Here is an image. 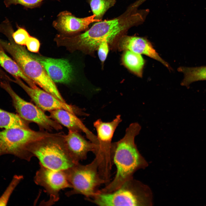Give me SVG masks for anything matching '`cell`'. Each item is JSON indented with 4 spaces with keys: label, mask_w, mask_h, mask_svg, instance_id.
Segmentation results:
<instances>
[{
    "label": "cell",
    "mask_w": 206,
    "mask_h": 206,
    "mask_svg": "<svg viewBox=\"0 0 206 206\" xmlns=\"http://www.w3.org/2000/svg\"><path fill=\"white\" fill-rule=\"evenodd\" d=\"M107 41L102 42L99 45L98 47V55L99 58L102 62H104L106 60L109 51L108 43Z\"/></svg>",
    "instance_id": "484cf974"
},
{
    "label": "cell",
    "mask_w": 206,
    "mask_h": 206,
    "mask_svg": "<svg viewBox=\"0 0 206 206\" xmlns=\"http://www.w3.org/2000/svg\"><path fill=\"white\" fill-rule=\"evenodd\" d=\"M121 121V116L118 115L111 122H104L98 119L93 124L98 142V149L95 156L99 163L98 171L101 177L107 183L110 181L111 171L113 164L112 140L115 130Z\"/></svg>",
    "instance_id": "ba28073f"
},
{
    "label": "cell",
    "mask_w": 206,
    "mask_h": 206,
    "mask_svg": "<svg viewBox=\"0 0 206 206\" xmlns=\"http://www.w3.org/2000/svg\"><path fill=\"white\" fill-rule=\"evenodd\" d=\"M44 0H4V3L6 7H8L12 5L20 4L25 7L32 9L39 6Z\"/></svg>",
    "instance_id": "603a6c76"
},
{
    "label": "cell",
    "mask_w": 206,
    "mask_h": 206,
    "mask_svg": "<svg viewBox=\"0 0 206 206\" xmlns=\"http://www.w3.org/2000/svg\"><path fill=\"white\" fill-rule=\"evenodd\" d=\"M58 135V133L36 131L29 128L5 129L0 131V156L10 154L29 161L33 157L27 150L30 144Z\"/></svg>",
    "instance_id": "8992f818"
},
{
    "label": "cell",
    "mask_w": 206,
    "mask_h": 206,
    "mask_svg": "<svg viewBox=\"0 0 206 206\" xmlns=\"http://www.w3.org/2000/svg\"><path fill=\"white\" fill-rule=\"evenodd\" d=\"M30 53L32 57L42 65L54 82L68 84L71 82L73 70L68 60L47 57Z\"/></svg>",
    "instance_id": "7c38bea8"
},
{
    "label": "cell",
    "mask_w": 206,
    "mask_h": 206,
    "mask_svg": "<svg viewBox=\"0 0 206 206\" xmlns=\"http://www.w3.org/2000/svg\"><path fill=\"white\" fill-rule=\"evenodd\" d=\"M95 18L102 20L106 12L113 6L116 3V0H88Z\"/></svg>",
    "instance_id": "44dd1931"
},
{
    "label": "cell",
    "mask_w": 206,
    "mask_h": 206,
    "mask_svg": "<svg viewBox=\"0 0 206 206\" xmlns=\"http://www.w3.org/2000/svg\"><path fill=\"white\" fill-rule=\"evenodd\" d=\"M12 82L20 86L27 94L38 107L42 110L51 111L63 109L76 114L87 115L80 109L62 102L52 95L38 87L32 88L25 84L18 77H13Z\"/></svg>",
    "instance_id": "30bf717a"
},
{
    "label": "cell",
    "mask_w": 206,
    "mask_h": 206,
    "mask_svg": "<svg viewBox=\"0 0 206 206\" xmlns=\"http://www.w3.org/2000/svg\"><path fill=\"white\" fill-rule=\"evenodd\" d=\"M178 70L184 75L181 84L183 86L187 87L194 82L206 80V66L195 67L181 66Z\"/></svg>",
    "instance_id": "ac0fdd59"
},
{
    "label": "cell",
    "mask_w": 206,
    "mask_h": 206,
    "mask_svg": "<svg viewBox=\"0 0 206 206\" xmlns=\"http://www.w3.org/2000/svg\"><path fill=\"white\" fill-rule=\"evenodd\" d=\"M146 19L142 10L129 6L122 15L114 18L97 22L85 32L76 35L59 34L57 44L71 49L93 51L102 41L109 43L131 27L142 24Z\"/></svg>",
    "instance_id": "6da1fadb"
},
{
    "label": "cell",
    "mask_w": 206,
    "mask_h": 206,
    "mask_svg": "<svg viewBox=\"0 0 206 206\" xmlns=\"http://www.w3.org/2000/svg\"><path fill=\"white\" fill-rule=\"evenodd\" d=\"M40 165V168L34 177V181L37 185L43 187L49 195V200L45 203L51 205L59 200V193L60 190L72 188V187L64 171L52 170Z\"/></svg>",
    "instance_id": "8fae6325"
},
{
    "label": "cell",
    "mask_w": 206,
    "mask_h": 206,
    "mask_svg": "<svg viewBox=\"0 0 206 206\" xmlns=\"http://www.w3.org/2000/svg\"><path fill=\"white\" fill-rule=\"evenodd\" d=\"M5 35L8 41L0 39V45L11 56L26 76L43 90L66 102L42 65L31 56L24 47L15 42L11 32Z\"/></svg>",
    "instance_id": "3957f363"
},
{
    "label": "cell",
    "mask_w": 206,
    "mask_h": 206,
    "mask_svg": "<svg viewBox=\"0 0 206 206\" xmlns=\"http://www.w3.org/2000/svg\"><path fill=\"white\" fill-rule=\"evenodd\" d=\"M141 126L137 122L130 124L124 136L118 141L112 142V154L116 173L113 180L104 188L98 190L100 193L112 192L126 181L132 178L134 173L146 163L139 152L135 143Z\"/></svg>",
    "instance_id": "7a4b0ae2"
},
{
    "label": "cell",
    "mask_w": 206,
    "mask_h": 206,
    "mask_svg": "<svg viewBox=\"0 0 206 206\" xmlns=\"http://www.w3.org/2000/svg\"><path fill=\"white\" fill-rule=\"evenodd\" d=\"M0 128H29L26 121L18 114L10 112L0 108Z\"/></svg>",
    "instance_id": "ffe728a7"
},
{
    "label": "cell",
    "mask_w": 206,
    "mask_h": 206,
    "mask_svg": "<svg viewBox=\"0 0 206 206\" xmlns=\"http://www.w3.org/2000/svg\"><path fill=\"white\" fill-rule=\"evenodd\" d=\"M146 188L133 178L108 193H97L87 200L99 206H140L151 204Z\"/></svg>",
    "instance_id": "5b68a950"
},
{
    "label": "cell",
    "mask_w": 206,
    "mask_h": 206,
    "mask_svg": "<svg viewBox=\"0 0 206 206\" xmlns=\"http://www.w3.org/2000/svg\"><path fill=\"white\" fill-rule=\"evenodd\" d=\"M146 0H140V1L141 2L143 3Z\"/></svg>",
    "instance_id": "83f0119b"
},
{
    "label": "cell",
    "mask_w": 206,
    "mask_h": 206,
    "mask_svg": "<svg viewBox=\"0 0 206 206\" xmlns=\"http://www.w3.org/2000/svg\"><path fill=\"white\" fill-rule=\"evenodd\" d=\"M0 86L9 95L18 114L23 120L34 122L46 130H58L62 129L58 123L46 115L37 106L25 100L18 95L12 89L9 82L1 81Z\"/></svg>",
    "instance_id": "9c48e42d"
},
{
    "label": "cell",
    "mask_w": 206,
    "mask_h": 206,
    "mask_svg": "<svg viewBox=\"0 0 206 206\" xmlns=\"http://www.w3.org/2000/svg\"><path fill=\"white\" fill-rule=\"evenodd\" d=\"M50 117L69 130L83 132L90 141L98 144L97 136L85 126L75 114L64 109H57L50 112Z\"/></svg>",
    "instance_id": "2e32d148"
},
{
    "label": "cell",
    "mask_w": 206,
    "mask_h": 206,
    "mask_svg": "<svg viewBox=\"0 0 206 206\" xmlns=\"http://www.w3.org/2000/svg\"><path fill=\"white\" fill-rule=\"evenodd\" d=\"M13 79L11 78L0 67V82L6 81L11 82Z\"/></svg>",
    "instance_id": "4316f807"
},
{
    "label": "cell",
    "mask_w": 206,
    "mask_h": 206,
    "mask_svg": "<svg viewBox=\"0 0 206 206\" xmlns=\"http://www.w3.org/2000/svg\"><path fill=\"white\" fill-rule=\"evenodd\" d=\"M30 36L24 28L18 26L17 30L13 31L12 34V36L15 42L22 46L26 45V41Z\"/></svg>",
    "instance_id": "cb8c5ba5"
},
{
    "label": "cell",
    "mask_w": 206,
    "mask_h": 206,
    "mask_svg": "<svg viewBox=\"0 0 206 206\" xmlns=\"http://www.w3.org/2000/svg\"><path fill=\"white\" fill-rule=\"evenodd\" d=\"M95 15L84 18H78L67 11L60 12L56 19L53 22V26L61 34L72 35L88 28L89 25L94 22L102 20L95 18Z\"/></svg>",
    "instance_id": "5bb4252c"
},
{
    "label": "cell",
    "mask_w": 206,
    "mask_h": 206,
    "mask_svg": "<svg viewBox=\"0 0 206 206\" xmlns=\"http://www.w3.org/2000/svg\"><path fill=\"white\" fill-rule=\"evenodd\" d=\"M0 45V65L13 77H17L24 80L28 86L35 88L37 86L35 83L24 74L16 62L7 55Z\"/></svg>",
    "instance_id": "e0dca14e"
},
{
    "label": "cell",
    "mask_w": 206,
    "mask_h": 206,
    "mask_svg": "<svg viewBox=\"0 0 206 206\" xmlns=\"http://www.w3.org/2000/svg\"><path fill=\"white\" fill-rule=\"evenodd\" d=\"M119 43L122 50L145 55L170 69L169 64L161 58L151 42L145 37L123 35L121 36Z\"/></svg>",
    "instance_id": "9a60e30c"
},
{
    "label": "cell",
    "mask_w": 206,
    "mask_h": 206,
    "mask_svg": "<svg viewBox=\"0 0 206 206\" xmlns=\"http://www.w3.org/2000/svg\"><path fill=\"white\" fill-rule=\"evenodd\" d=\"M98 165V159L95 157L88 164L82 165L79 163L64 170L73 189L66 193V195L80 194L84 195L86 199L93 197L98 190V188L102 184H106L99 173Z\"/></svg>",
    "instance_id": "52a82bcc"
},
{
    "label": "cell",
    "mask_w": 206,
    "mask_h": 206,
    "mask_svg": "<svg viewBox=\"0 0 206 206\" xmlns=\"http://www.w3.org/2000/svg\"><path fill=\"white\" fill-rule=\"evenodd\" d=\"M23 179V176L21 175H15L13 177L9 185L0 197V206L7 205L13 191Z\"/></svg>",
    "instance_id": "7402d4cb"
},
{
    "label": "cell",
    "mask_w": 206,
    "mask_h": 206,
    "mask_svg": "<svg viewBox=\"0 0 206 206\" xmlns=\"http://www.w3.org/2000/svg\"><path fill=\"white\" fill-rule=\"evenodd\" d=\"M62 135L47 138L30 144L29 152L36 157L40 165L55 171H64L76 164L70 156Z\"/></svg>",
    "instance_id": "277c9868"
},
{
    "label": "cell",
    "mask_w": 206,
    "mask_h": 206,
    "mask_svg": "<svg viewBox=\"0 0 206 206\" xmlns=\"http://www.w3.org/2000/svg\"><path fill=\"white\" fill-rule=\"evenodd\" d=\"M40 43L36 38L30 36L26 41V45L29 51L35 53H38L40 47Z\"/></svg>",
    "instance_id": "d4e9b609"
},
{
    "label": "cell",
    "mask_w": 206,
    "mask_h": 206,
    "mask_svg": "<svg viewBox=\"0 0 206 206\" xmlns=\"http://www.w3.org/2000/svg\"><path fill=\"white\" fill-rule=\"evenodd\" d=\"M123 60L128 69L138 76L142 77L145 62L141 54L126 50L124 54Z\"/></svg>",
    "instance_id": "d6986e66"
},
{
    "label": "cell",
    "mask_w": 206,
    "mask_h": 206,
    "mask_svg": "<svg viewBox=\"0 0 206 206\" xmlns=\"http://www.w3.org/2000/svg\"><path fill=\"white\" fill-rule=\"evenodd\" d=\"M69 130L67 135L63 136V138L68 153L75 163L86 159L89 152L95 155L97 153L98 145L86 140L78 132Z\"/></svg>",
    "instance_id": "4fadbf2b"
}]
</instances>
